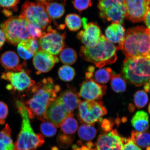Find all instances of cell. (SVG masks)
Listing matches in <instances>:
<instances>
[{
  "label": "cell",
  "mask_w": 150,
  "mask_h": 150,
  "mask_svg": "<svg viewBox=\"0 0 150 150\" xmlns=\"http://www.w3.org/2000/svg\"><path fill=\"white\" fill-rule=\"evenodd\" d=\"M77 144L78 145H82V142L80 140H79L77 142Z\"/></svg>",
  "instance_id": "816d5d0a"
},
{
  "label": "cell",
  "mask_w": 150,
  "mask_h": 150,
  "mask_svg": "<svg viewBox=\"0 0 150 150\" xmlns=\"http://www.w3.org/2000/svg\"><path fill=\"white\" fill-rule=\"evenodd\" d=\"M47 12L50 18L55 19L61 17L65 11L64 5L57 2L44 3Z\"/></svg>",
  "instance_id": "d4e9b609"
},
{
  "label": "cell",
  "mask_w": 150,
  "mask_h": 150,
  "mask_svg": "<svg viewBox=\"0 0 150 150\" xmlns=\"http://www.w3.org/2000/svg\"><path fill=\"white\" fill-rule=\"evenodd\" d=\"M125 17L133 23L144 21L150 10V0H125Z\"/></svg>",
  "instance_id": "8fae6325"
},
{
  "label": "cell",
  "mask_w": 150,
  "mask_h": 150,
  "mask_svg": "<svg viewBox=\"0 0 150 150\" xmlns=\"http://www.w3.org/2000/svg\"><path fill=\"white\" fill-rule=\"evenodd\" d=\"M16 104L22 121L21 130L14 144V150H35L44 144V137L34 132L25 104L19 100L17 101Z\"/></svg>",
  "instance_id": "277c9868"
},
{
  "label": "cell",
  "mask_w": 150,
  "mask_h": 150,
  "mask_svg": "<svg viewBox=\"0 0 150 150\" xmlns=\"http://www.w3.org/2000/svg\"><path fill=\"white\" fill-rule=\"evenodd\" d=\"M106 90V86L101 85L94 80L89 79L82 83L78 95L86 100H99L105 94Z\"/></svg>",
  "instance_id": "2e32d148"
},
{
  "label": "cell",
  "mask_w": 150,
  "mask_h": 150,
  "mask_svg": "<svg viewBox=\"0 0 150 150\" xmlns=\"http://www.w3.org/2000/svg\"><path fill=\"white\" fill-rule=\"evenodd\" d=\"M82 21L83 30L78 33L77 37L84 46H95L98 43L102 35L100 28L95 23H87L86 18H82Z\"/></svg>",
  "instance_id": "9a60e30c"
},
{
  "label": "cell",
  "mask_w": 150,
  "mask_h": 150,
  "mask_svg": "<svg viewBox=\"0 0 150 150\" xmlns=\"http://www.w3.org/2000/svg\"><path fill=\"white\" fill-rule=\"evenodd\" d=\"M1 78L10 82L6 87L8 90L22 92L31 88L35 84L34 81L24 70L16 72L11 71L3 73Z\"/></svg>",
  "instance_id": "7c38bea8"
},
{
  "label": "cell",
  "mask_w": 150,
  "mask_h": 150,
  "mask_svg": "<svg viewBox=\"0 0 150 150\" xmlns=\"http://www.w3.org/2000/svg\"><path fill=\"white\" fill-rule=\"evenodd\" d=\"M149 113L150 114V104H149Z\"/></svg>",
  "instance_id": "f5cc1de1"
},
{
  "label": "cell",
  "mask_w": 150,
  "mask_h": 150,
  "mask_svg": "<svg viewBox=\"0 0 150 150\" xmlns=\"http://www.w3.org/2000/svg\"><path fill=\"white\" fill-rule=\"evenodd\" d=\"M111 85L112 90L117 93L124 92L126 88V84L125 81L120 74L113 73L111 79Z\"/></svg>",
  "instance_id": "f546056e"
},
{
  "label": "cell",
  "mask_w": 150,
  "mask_h": 150,
  "mask_svg": "<svg viewBox=\"0 0 150 150\" xmlns=\"http://www.w3.org/2000/svg\"><path fill=\"white\" fill-rule=\"evenodd\" d=\"M149 36L150 37V29H149Z\"/></svg>",
  "instance_id": "11a10c76"
},
{
  "label": "cell",
  "mask_w": 150,
  "mask_h": 150,
  "mask_svg": "<svg viewBox=\"0 0 150 150\" xmlns=\"http://www.w3.org/2000/svg\"><path fill=\"white\" fill-rule=\"evenodd\" d=\"M74 114L68 116L64 120L61 125V130L65 134L71 135L74 134L77 130L78 122L73 116Z\"/></svg>",
  "instance_id": "4316f807"
},
{
  "label": "cell",
  "mask_w": 150,
  "mask_h": 150,
  "mask_svg": "<svg viewBox=\"0 0 150 150\" xmlns=\"http://www.w3.org/2000/svg\"><path fill=\"white\" fill-rule=\"evenodd\" d=\"M66 34L60 33L49 26L47 33L38 39V42L42 50L54 55H57L65 46Z\"/></svg>",
  "instance_id": "30bf717a"
},
{
  "label": "cell",
  "mask_w": 150,
  "mask_h": 150,
  "mask_svg": "<svg viewBox=\"0 0 150 150\" xmlns=\"http://www.w3.org/2000/svg\"><path fill=\"white\" fill-rule=\"evenodd\" d=\"M40 48V46L37 39L31 38L19 43L17 50L20 57L27 60L32 57Z\"/></svg>",
  "instance_id": "d6986e66"
},
{
  "label": "cell",
  "mask_w": 150,
  "mask_h": 150,
  "mask_svg": "<svg viewBox=\"0 0 150 150\" xmlns=\"http://www.w3.org/2000/svg\"><path fill=\"white\" fill-rule=\"evenodd\" d=\"M126 138L120 136L116 130L99 136L96 144L97 150H123Z\"/></svg>",
  "instance_id": "5bb4252c"
},
{
  "label": "cell",
  "mask_w": 150,
  "mask_h": 150,
  "mask_svg": "<svg viewBox=\"0 0 150 150\" xmlns=\"http://www.w3.org/2000/svg\"><path fill=\"white\" fill-rule=\"evenodd\" d=\"M106 38L112 44L117 45V50H122L125 37V29L120 24L112 23L107 28Z\"/></svg>",
  "instance_id": "ac0fdd59"
},
{
  "label": "cell",
  "mask_w": 150,
  "mask_h": 150,
  "mask_svg": "<svg viewBox=\"0 0 150 150\" xmlns=\"http://www.w3.org/2000/svg\"><path fill=\"white\" fill-rule=\"evenodd\" d=\"M41 132L45 136L51 137L55 135L57 132V129L51 123L45 122L41 124L40 126Z\"/></svg>",
  "instance_id": "836d02e7"
},
{
  "label": "cell",
  "mask_w": 150,
  "mask_h": 150,
  "mask_svg": "<svg viewBox=\"0 0 150 150\" xmlns=\"http://www.w3.org/2000/svg\"><path fill=\"white\" fill-rule=\"evenodd\" d=\"M52 150H59V148L56 147V146H54L52 149Z\"/></svg>",
  "instance_id": "f907efd6"
},
{
  "label": "cell",
  "mask_w": 150,
  "mask_h": 150,
  "mask_svg": "<svg viewBox=\"0 0 150 150\" xmlns=\"http://www.w3.org/2000/svg\"><path fill=\"white\" fill-rule=\"evenodd\" d=\"M0 62L6 70L16 72L22 70V66L20 64L19 58L14 52L8 51L4 52L1 56Z\"/></svg>",
  "instance_id": "ffe728a7"
},
{
  "label": "cell",
  "mask_w": 150,
  "mask_h": 150,
  "mask_svg": "<svg viewBox=\"0 0 150 150\" xmlns=\"http://www.w3.org/2000/svg\"><path fill=\"white\" fill-rule=\"evenodd\" d=\"M126 59L142 57L150 60V37L149 29L138 26L125 34L122 50Z\"/></svg>",
  "instance_id": "7a4b0ae2"
},
{
  "label": "cell",
  "mask_w": 150,
  "mask_h": 150,
  "mask_svg": "<svg viewBox=\"0 0 150 150\" xmlns=\"http://www.w3.org/2000/svg\"><path fill=\"white\" fill-rule=\"evenodd\" d=\"M14 144L8 145L0 140V150H14Z\"/></svg>",
  "instance_id": "60d3db41"
},
{
  "label": "cell",
  "mask_w": 150,
  "mask_h": 150,
  "mask_svg": "<svg viewBox=\"0 0 150 150\" xmlns=\"http://www.w3.org/2000/svg\"><path fill=\"white\" fill-rule=\"evenodd\" d=\"M8 107L5 103L0 101V125H3L5 123V120L8 115Z\"/></svg>",
  "instance_id": "74e56055"
},
{
  "label": "cell",
  "mask_w": 150,
  "mask_h": 150,
  "mask_svg": "<svg viewBox=\"0 0 150 150\" xmlns=\"http://www.w3.org/2000/svg\"><path fill=\"white\" fill-rule=\"evenodd\" d=\"M20 17L40 27L43 31L51 23L44 3L26 1L22 6Z\"/></svg>",
  "instance_id": "52a82bcc"
},
{
  "label": "cell",
  "mask_w": 150,
  "mask_h": 150,
  "mask_svg": "<svg viewBox=\"0 0 150 150\" xmlns=\"http://www.w3.org/2000/svg\"><path fill=\"white\" fill-rule=\"evenodd\" d=\"M91 150H97V149H91Z\"/></svg>",
  "instance_id": "9f6ffc18"
},
{
  "label": "cell",
  "mask_w": 150,
  "mask_h": 150,
  "mask_svg": "<svg viewBox=\"0 0 150 150\" xmlns=\"http://www.w3.org/2000/svg\"><path fill=\"white\" fill-rule=\"evenodd\" d=\"M94 145V144L91 142H88L86 143V146H87V147L90 149H91L92 148Z\"/></svg>",
  "instance_id": "f6af8a7d"
},
{
  "label": "cell",
  "mask_w": 150,
  "mask_h": 150,
  "mask_svg": "<svg viewBox=\"0 0 150 150\" xmlns=\"http://www.w3.org/2000/svg\"><path fill=\"white\" fill-rule=\"evenodd\" d=\"M60 59L62 63L67 65L74 64L77 59L76 52L72 48H66L61 52Z\"/></svg>",
  "instance_id": "83f0119b"
},
{
  "label": "cell",
  "mask_w": 150,
  "mask_h": 150,
  "mask_svg": "<svg viewBox=\"0 0 150 150\" xmlns=\"http://www.w3.org/2000/svg\"><path fill=\"white\" fill-rule=\"evenodd\" d=\"M117 49L104 35H101L98 42L95 46L81 47L80 55L82 59L101 68L113 63L117 60Z\"/></svg>",
  "instance_id": "3957f363"
},
{
  "label": "cell",
  "mask_w": 150,
  "mask_h": 150,
  "mask_svg": "<svg viewBox=\"0 0 150 150\" xmlns=\"http://www.w3.org/2000/svg\"><path fill=\"white\" fill-rule=\"evenodd\" d=\"M78 148V146L76 145V144H74V145H72V149L74 150H76V149H77Z\"/></svg>",
  "instance_id": "681fc988"
},
{
  "label": "cell",
  "mask_w": 150,
  "mask_h": 150,
  "mask_svg": "<svg viewBox=\"0 0 150 150\" xmlns=\"http://www.w3.org/2000/svg\"><path fill=\"white\" fill-rule=\"evenodd\" d=\"M113 73L111 69L107 67L99 69L96 71L95 74L88 71L86 76L88 80L92 79L97 83L105 84L107 83L111 79Z\"/></svg>",
  "instance_id": "603a6c76"
},
{
  "label": "cell",
  "mask_w": 150,
  "mask_h": 150,
  "mask_svg": "<svg viewBox=\"0 0 150 150\" xmlns=\"http://www.w3.org/2000/svg\"><path fill=\"white\" fill-rule=\"evenodd\" d=\"M59 61L56 56L44 50H40L34 55L33 62L37 74H39L51 70Z\"/></svg>",
  "instance_id": "e0dca14e"
},
{
  "label": "cell",
  "mask_w": 150,
  "mask_h": 150,
  "mask_svg": "<svg viewBox=\"0 0 150 150\" xmlns=\"http://www.w3.org/2000/svg\"><path fill=\"white\" fill-rule=\"evenodd\" d=\"M148 29H150V10L148 12L144 20Z\"/></svg>",
  "instance_id": "ee69618b"
},
{
  "label": "cell",
  "mask_w": 150,
  "mask_h": 150,
  "mask_svg": "<svg viewBox=\"0 0 150 150\" xmlns=\"http://www.w3.org/2000/svg\"><path fill=\"white\" fill-rule=\"evenodd\" d=\"M78 107V118L83 123L93 125L97 122H102V117L107 113L100 101H84L80 102Z\"/></svg>",
  "instance_id": "ba28073f"
},
{
  "label": "cell",
  "mask_w": 150,
  "mask_h": 150,
  "mask_svg": "<svg viewBox=\"0 0 150 150\" xmlns=\"http://www.w3.org/2000/svg\"><path fill=\"white\" fill-rule=\"evenodd\" d=\"M74 114L67 109L59 97L50 102L45 112L46 119L56 127H60L62 122L69 115Z\"/></svg>",
  "instance_id": "4fadbf2b"
},
{
  "label": "cell",
  "mask_w": 150,
  "mask_h": 150,
  "mask_svg": "<svg viewBox=\"0 0 150 150\" xmlns=\"http://www.w3.org/2000/svg\"><path fill=\"white\" fill-rule=\"evenodd\" d=\"M102 127L104 130L106 131H110L112 130V125L111 122L108 120L104 119L102 121Z\"/></svg>",
  "instance_id": "b9f144b4"
},
{
  "label": "cell",
  "mask_w": 150,
  "mask_h": 150,
  "mask_svg": "<svg viewBox=\"0 0 150 150\" xmlns=\"http://www.w3.org/2000/svg\"><path fill=\"white\" fill-rule=\"evenodd\" d=\"M58 74L60 79L65 82H69L74 79L76 73L74 69L68 65H63L60 67Z\"/></svg>",
  "instance_id": "4dcf8cb0"
},
{
  "label": "cell",
  "mask_w": 150,
  "mask_h": 150,
  "mask_svg": "<svg viewBox=\"0 0 150 150\" xmlns=\"http://www.w3.org/2000/svg\"><path fill=\"white\" fill-rule=\"evenodd\" d=\"M76 150H81L80 148L78 147L77 149H76Z\"/></svg>",
  "instance_id": "db71d44e"
},
{
  "label": "cell",
  "mask_w": 150,
  "mask_h": 150,
  "mask_svg": "<svg viewBox=\"0 0 150 150\" xmlns=\"http://www.w3.org/2000/svg\"><path fill=\"white\" fill-rule=\"evenodd\" d=\"M6 39L8 42L16 45L22 41L31 38L27 26V21L18 17H13L1 24Z\"/></svg>",
  "instance_id": "8992f818"
},
{
  "label": "cell",
  "mask_w": 150,
  "mask_h": 150,
  "mask_svg": "<svg viewBox=\"0 0 150 150\" xmlns=\"http://www.w3.org/2000/svg\"><path fill=\"white\" fill-rule=\"evenodd\" d=\"M6 40L5 34L0 29V48L4 44Z\"/></svg>",
  "instance_id": "7bdbcfd3"
},
{
  "label": "cell",
  "mask_w": 150,
  "mask_h": 150,
  "mask_svg": "<svg viewBox=\"0 0 150 150\" xmlns=\"http://www.w3.org/2000/svg\"><path fill=\"white\" fill-rule=\"evenodd\" d=\"M78 94L71 90L64 92L59 98L69 111L73 112L78 107L81 102Z\"/></svg>",
  "instance_id": "44dd1931"
},
{
  "label": "cell",
  "mask_w": 150,
  "mask_h": 150,
  "mask_svg": "<svg viewBox=\"0 0 150 150\" xmlns=\"http://www.w3.org/2000/svg\"><path fill=\"white\" fill-rule=\"evenodd\" d=\"M123 150H142L137 145L131 140V138L127 139L124 144Z\"/></svg>",
  "instance_id": "ab89813d"
},
{
  "label": "cell",
  "mask_w": 150,
  "mask_h": 150,
  "mask_svg": "<svg viewBox=\"0 0 150 150\" xmlns=\"http://www.w3.org/2000/svg\"><path fill=\"white\" fill-rule=\"evenodd\" d=\"M74 140V137L62 134L58 135L57 140L59 147L63 149H67L70 147Z\"/></svg>",
  "instance_id": "d6a6232c"
},
{
  "label": "cell",
  "mask_w": 150,
  "mask_h": 150,
  "mask_svg": "<svg viewBox=\"0 0 150 150\" xmlns=\"http://www.w3.org/2000/svg\"><path fill=\"white\" fill-rule=\"evenodd\" d=\"M65 23L69 30L72 31L79 30L82 25L81 19L76 14L67 15L65 19Z\"/></svg>",
  "instance_id": "f1b7e54d"
},
{
  "label": "cell",
  "mask_w": 150,
  "mask_h": 150,
  "mask_svg": "<svg viewBox=\"0 0 150 150\" xmlns=\"http://www.w3.org/2000/svg\"><path fill=\"white\" fill-rule=\"evenodd\" d=\"M32 96L24 103L29 117H36L42 122L46 121L45 112L50 103L56 98L61 87L51 78H45L31 87Z\"/></svg>",
  "instance_id": "6da1fadb"
},
{
  "label": "cell",
  "mask_w": 150,
  "mask_h": 150,
  "mask_svg": "<svg viewBox=\"0 0 150 150\" xmlns=\"http://www.w3.org/2000/svg\"><path fill=\"white\" fill-rule=\"evenodd\" d=\"M97 131L93 125L83 123L79 127L78 134L80 138L85 141H90L95 137Z\"/></svg>",
  "instance_id": "484cf974"
},
{
  "label": "cell",
  "mask_w": 150,
  "mask_h": 150,
  "mask_svg": "<svg viewBox=\"0 0 150 150\" xmlns=\"http://www.w3.org/2000/svg\"><path fill=\"white\" fill-rule=\"evenodd\" d=\"M37 1L39 2L42 3H49L53 0H37Z\"/></svg>",
  "instance_id": "7dc6e473"
},
{
  "label": "cell",
  "mask_w": 150,
  "mask_h": 150,
  "mask_svg": "<svg viewBox=\"0 0 150 150\" xmlns=\"http://www.w3.org/2000/svg\"><path fill=\"white\" fill-rule=\"evenodd\" d=\"M74 5L80 12L88 8L92 5L91 0H74Z\"/></svg>",
  "instance_id": "8d00e7d4"
},
{
  "label": "cell",
  "mask_w": 150,
  "mask_h": 150,
  "mask_svg": "<svg viewBox=\"0 0 150 150\" xmlns=\"http://www.w3.org/2000/svg\"><path fill=\"white\" fill-rule=\"evenodd\" d=\"M124 76L137 86L150 83V60L142 57L126 59L123 67Z\"/></svg>",
  "instance_id": "5b68a950"
},
{
  "label": "cell",
  "mask_w": 150,
  "mask_h": 150,
  "mask_svg": "<svg viewBox=\"0 0 150 150\" xmlns=\"http://www.w3.org/2000/svg\"><path fill=\"white\" fill-rule=\"evenodd\" d=\"M27 26L31 38L39 39L44 34L43 30L35 24L27 21Z\"/></svg>",
  "instance_id": "e575fe53"
},
{
  "label": "cell",
  "mask_w": 150,
  "mask_h": 150,
  "mask_svg": "<svg viewBox=\"0 0 150 150\" xmlns=\"http://www.w3.org/2000/svg\"><path fill=\"white\" fill-rule=\"evenodd\" d=\"M131 139L139 147L143 149L150 147V134L144 132L133 131Z\"/></svg>",
  "instance_id": "cb8c5ba5"
},
{
  "label": "cell",
  "mask_w": 150,
  "mask_h": 150,
  "mask_svg": "<svg viewBox=\"0 0 150 150\" xmlns=\"http://www.w3.org/2000/svg\"><path fill=\"white\" fill-rule=\"evenodd\" d=\"M20 0H0V6L6 8H14Z\"/></svg>",
  "instance_id": "f35d334b"
},
{
  "label": "cell",
  "mask_w": 150,
  "mask_h": 150,
  "mask_svg": "<svg viewBox=\"0 0 150 150\" xmlns=\"http://www.w3.org/2000/svg\"><path fill=\"white\" fill-rule=\"evenodd\" d=\"M3 12L6 16H10L12 15V13L10 11L7 10V9H4L3 11Z\"/></svg>",
  "instance_id": "bcb514c9"
},
{
  "label": "cell",
  "mask_w": 150,
  "mask_h": 150,
  "mask_svg": "<svg viewBox=\"0 0 150 150\" xmlns=\"http://www.w3.org/2000/svg\"><path fill=\"white\" fill-rule=\"evenodd\" d=\"M81 150H91V149H89V148H88L87 146H82V147L81 148Z\"/></svg>",
  "instance_id": "c3c4849f"
},
{
  "label": "cell",
  "mask_w": 150,
  "mask_h": 150,
  "mask_svg": "<svg viewBox=\"0 0 150 150\" xmlns=\"http://www.w3.org/2000/svg\"><path fill=\"white\" fill-rule=\"evenodd\" d=\"M101 18L112 23L122 24L125 17V0H99Z\"/></svg>",
  "instance_id": "9c48e42d"
},
{
  "label": "cell",
  "mask_w": 150,
  "mask_h": 150,
  "mask_svg": "<svg viewBox=\"0 0 150 150\" xmlns=\"http://www.w3.org/2000/svg\"><path fill=\"white\" fill-rule=\"evenodd\" d=\"M132 126L138 132H145L149 127V116L145 112L139 111L131 120Z\"/></svg>",
  "instance_id": "7402d4cb"
},
{
  "label": "cell",
  "mask_w": 150,
  "mask_h": 150,
  "mask_svg": "<svg viewBox=\"0 0 150 150\" xmlns=\"http://www.w3.org/2000/svg\"><path fill=\"white\" fill-rule=\"evenodd\" d=\"M11 129L8 124H6L2 130L0 131V140L8 145L14 144L11 136Z\"/></svg>",
  "instance_id": "d590c367"
},
{
  "label": "cell",
  "mask_w": 150,
  "mask_h": 150,
  "mask_svg": "<svg viewBox=\"0 0 150 150\" xmlns=\"http://www.w3.org/2000/svg\"><path fill=\"white\" fill-rule=\"evenodd\" d=\"M134 101L137 108H144L147 104L148 101L147 93L143 91L137 92L134 95Z\"/></svg>",
  "instance_id": "1f68e13d"
}]
</instances>
